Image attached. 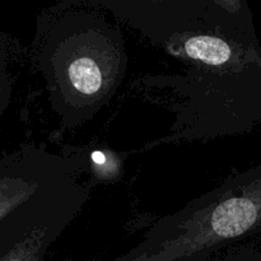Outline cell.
I'll use <instances>...</instances> for the list:
<instances>
[{"label": "cell", "instance_id": "cell-3", "mask_svg": "<svg viewBox=\"0 0 261 261\" xmlns=\"http://www.w3.org/2000/svg\"><path fill=\"white\" fill-rule=\"evenodd\" d=\"M82 167L43 144L0 157V261L45 259L89 200Z\"/></svg>", "mask_w": 261, "mask_h": 261}, {"label": "cell", "instance_id": "cell-1", "mask_svg": "<svg viewBox=\"0 0 261 261\" xmlns=\"http://www.w3.org/2000/svg\"><path fill=\"white\" fill-rule=\"evenodd\" d=\"M163 50L180 63V70L144 75L135 87L175 120L144 150L245 134L260 124V43L203 30L178 36Z\"/></svg>", "mask_w": 261, "mask_h": 261}, {"label": "cell", "instance_id": "cell-2", "mask_svg": "<svg viewBox=\"0 0 261 261\" xmlns=\"http://www.w3.org/2000/svg\"><path fill=\"white\" fill-rule=\"evenodd\" d=\"M31 63L63 130H75L111 102L127 69L121 24L86 12L38 17Z\"/></svg>", "mask_w": 261, "mask_h": 261}, {"label": "cell", "instance_id": "cell-5", "mask_svg": "<svg viewBox=\"0 0 261 261\" xmlns=\"http://www.w3.org/2000/svg\"><path fill=\"white\" fill-rule=\"evenodd\" d=\"M18 46L12 36L0 32V120L12 101L14 74L12 65L17 56Z\"/></svg>", "mask_w": 261, "mask_h": 261}, {"label": "cell", "instance_id": "cell-4", "mask_svg": "<svg viewBox=\"0 0 261 261\" xmlns=\"http://www.w3.org/2000/svg\"><path fill=\"white\" fill-rule=\"evenodd\" d=\"M261 231V163L162 217L122 261L211 260Z\"/></svg>", "mask_w": 261, "mask_h": 261}]
</instances>
